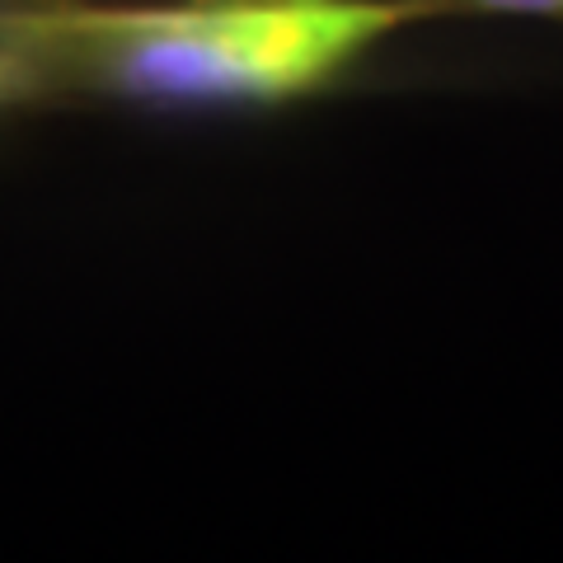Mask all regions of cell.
Wrapping results in <instances>:
<instances>
[{
	"label": "cell",
	"mask_w": 563,
	"mask_h": 563,
	"mask_svg": "<svg viewBox=\"0 0 563 563\" xmlns=\"http://www.w3.org/2000/svg\"><path fill=\"white\" fill-rule=\"evenodd\" d=\"M57 103L146 113H277L339 95L399 33L413 0H24Z\"/></svg>",
	"instance_id": "1"
},
{
	"label": "cell",
	"mask_w": 563,
	"mask_h": 563,
	"mask_svg": "<svg viewBox=\"0 0 563 563\" xmlns=\"http://www.w3.org/2000/svg\"><path fill=\"white\" fill-rule=\"evenodd\" d=\"M20 5L24 0H0V118L33 113V109L57 103L47 76H43L38 52H33L29 33H24Z\"/></svg>",
	"instance_id": "2"
},
{
	"label": "cell",
	"mask_w": 563,
	"mask_h": 563,
	"mask_svg": "<svg viewBox=\"0 0 563 563\" xmlns=\"http://www.w3.org/2000/svg\"><path fill=\"white\" fill-rule=\"evenodd\" d=\"M418 20H531L563 29V0H413Z\"/></svg>",
	"instance_id": "3"
}]
</instances>
